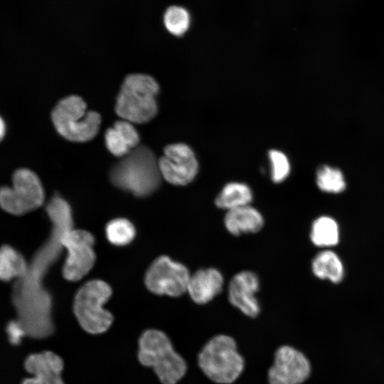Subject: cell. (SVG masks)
<instances>
[{"label":"cell","instance_id":"obj_1","mask_svg":"<svg viewBox=\"0 0 384 384\" xmlns=\"http://www.w3.org/2000/svg\"><path fill=\"white\" fill-rule=\"evenodd\" d=\"M111 182L134 196H149L160 187L162 176L158 159L147 146L139 145L111 169Z\"/></svg>","mask_w":384,"mask_h":384},{"label":"cell","instance_id":"obj_2","mask_svg":"<svg viewBox=\"0 0 384 384\" xmlns=\"http://www.w3.org/2000/svg\"><path fill=\"white\" fill-rule=\"evenodd\" d=\"M159 85L149 75H128L124 80L116 100L115 112L132 124H143L157 114L156 96Z\"/></svg>","mask_w":384,"mask_h":384},{"label":"cell","instance_id":"obj_3","mask_svg":"<svg viewBox=\"0 0 384 384\" xmlns=\"http://www.w3.org/2000/svg\"><path fill=\"white\" fill-rule=\"evenodd\" d=\"M138 357L142 364L154 368L164 384H176L186 371L185 361L174 351L168 336L156 329L142 334Z\"/></svg>","mask_w":384,"mask_h":384},{"label":"cell","instance_id":"obj_4","mask_svg":"<svg viewBox=\"0 0 384 384\" xmlns=\"http://www.w3.org/2000/svg\"><path fill=\"white\" fill-rule=\"evenodd\" d=\"M53 125L63 138L74 142H85L98 133L101 117L87 110L85 102L79 96L70 95L61 99L51 113Z\"/></svg>","mask_w":384,"mask_h":384},{"label":"cell","instance_id":"obj_5","mask_svg":"<svg viewBox=\"0 0 384 384\" xmlns=\"http://www.w3.org/2000/svg\"><path fill=\"white\" fill-rule=\"evenodd\" d=\"M198 363L208 378L220 384L233 383L245 365L234 339L224 334L215 336L206 343L198 354Z\"/></svg>","mask_w":384,"mask_h":384},{"label":"cell","instance_id":"obj_6","mask_svg":"<svg viewBox=\"0 0 384 384\" xmlns=\"http://www.w3.org/2000/svg\"><path fill=\"white\" fill-rule=\"evenodd\" d=\"M111 295L110 286L100 279L89 281L79 289L74 299L73 311L85 331L97 334L110 328L113 316L103 306Z\"/></svg>","mask_w":384,"mask_h":384},{"label":"cell","instance_id":"obj_7","mask_svg":"<svg viewBox=\"0 0 384 384\" xmlns=\"http://www.w3.org/2000/svg\"><path fill=\"white\" fill-rule=\"evenodd\" d=\"M44 191L38 176L28 169H20L13 176L12 187L0 188V206L14 215H21L40 207Z\"/></svg>","mask_w":384,"mask_h":384},{"label":"cell","instance_id":"obj_8","mask_svg":"<svg viewBox=\"0 0 384 384\" xmlns=\"http://www.w3.org/2000/svg\"><path fill=\"white\" fill-rule=\"evenodd\" d=\"M191 274L183 263L161 255L148 268L144 283L156 294L178 297L186 293Z\"/></svg>","mask_w":384,"mask_h":384},{"label":"cell","instance_id":"obj_9","mask_svg":"<svg viewBox=\"0 0 384 384\" xmlns=\"http://www.w3.org/2000/svg\"><path fill=\"white\" fill-rule=\"evenodd\" d=\"M60 241L68 253L63 275L68 281L80 280L95 264V238L88 231L70 228L62 235Z\"/></svg>","mask_w":384,"mask_h":384},{"label":"cell","instance_id":"obj_10","mask_svg":"<svg viewBox=\"0 0 384 384\" xmlns=\"http://www.w3.org/2000/svg\"><path fill=\"white\" fill-rule=\"evenodd\" d=\"M158 164L162 178L174 186L191 183L199 171V163L193 150L184 143L166 146Z\"/></svg>","mask_w":384,"mask_h":384},{"label":"cell","instance_id":"obj_11","mask_svg":"<svg viewBox=\"0 0 384 384\" xmlns=\"http://www.w3.org/2000/svg\"><path fill=\"white\" fill-rule=\"evenodd\" d=\"M311 366L299 350L282 346L275 353L274 363L268 371L270 384H302L310 376Z\"/></svg>","mask_w":384,"mask_h":384},{"label":"cell","instance_id":"obj_12","mask_svg":"<svg viewBox=\"0 0 384 384\" xmlns=\"http://www.w3.org/2000/svg\"><path fill=\"white\" fill-rule=\"evenodd\" d=\"M260 289L258 274L249 270L236 272L227 284V295L230 304L244 315L257 317L261 311L257 294Z\"/></svg>","mask_w":384,"mask_h":384},{"label":"cell","instance_id":"obj_13","mask_svg":"<svg viewBox=\"0 0 384 384\" xmlns=\"http://www.w3.org/2000/svg\"><path fill=\"white\" fill-rule=\"evenodd\" d=\"M224 286V275L219 269L201 267L191 274L186 293L195 304L204 305L218 297Z\"/></svg>","mask_w":384,"mask_h":384},{"label":"cell","instance_id":"obj_14","mask_svg":"<svg viewBox=\"0 0 384 384\" xmlns=\"http://www.w3.org/2000/svg\"><path fill=\"white\" fill-rule=\"evenodd\" d=\"M25 368L33 376L25 379L22 384H64L60 375L63 360L51 351L30 355L26 359Z\"/></svg>","mask_w":384,"mask_h":384},{"label":"cell","instance_id":"obj_15","mask_svg":"<svg viewBox=\"0 0 384 384\" xmlns=\"http://www.w3.org/2000/svg\"><path fill=\"white\" fill-rule=\"evenodd\" d=\"M223 221L225 230L235 237L257 233L265 224L262 213L252 204L225 211Z\"/></svg>","mask_w":384,"mask_h":384},{"label":"cell","instance_id":"obj_16","mask_svg":"<svg viewBox=\"0 0 384 384\" xmlns=\"http://www.w3.org/2000/svg\"><path fill=\"white\" fill-rule=\"evenodd\" d=\"M105 145L115 156L123 157L139 145V134L132 122L116 121L105 134Z\"/></svg>","mask_w":384,"mask_h":384},{"label":"cell","instance_id":"obj_17","mask_svg":"<svg viewBox=\"0 0 384 384\" xmlns=\"http://www.w3.org/2000/svg\"><path fill=\"white\" fill-rule=\"evenodd\" d=\"M254 193L251 187L242 181L226 183L214 199L215 206L224 211L252 204Z\"/></svg>","mask_w":384,"mask_h":384},{"label":"cell","instance_id":"obj_18","mask_svg":"<svg viewBox=\"0 0 384 384\" xmlns=\"http://www.w3.org/2000/svg\"><path fill=\"white\" fill-rule=\"evenodd\" d=\"M311 269L319 279L339 283L344 277V267L338 255L332 250H324L312 259Z\"/></svg>","mask_w":384,"mask_h":384},{"label":"cell","instance_id":"obj_19","mask_svg":"<svg viewBox=\"0 0 384 384\" xmlns=\"http://www.w3.org/2000/svg\"><path fill=\"white\" fill-rule=\"evenodd\" d=\"M309 238L312 244L319 247H331L339 242L338 223L329 215H321L312 222Z\"/></svg>","mask_w":384,"mask_h":384},{"label":"cell","instance_id":"obj_20","mask_svg":"<svg viewBox=\"0 0 384 384\" xmlns=\"http://www.w3.org/2000/svg\"><path fill=\"white\" fill-rule=\"evenodd\" d=\"M27 271L26 260L19 252L8 245L0 248V279L9 281L23 277Z\"/></svg>","mask_w":384,"mask_h":384},{"label":"cell","instance_id":"obj_21","mask_svg":"<svg viewBox=\"0 0 384 384\" xmlns=\"http://www.w3.org/2000/svg\"><path fill=\"white\" fill-rule=\"evenodd\" d=\"M316 183L321 191L329 193H339L345 190L346 186L343 173L338 169L327 165L317 169Z\"/></svg>","mask_w":384,"mask_h":384},{"label":"cell","instance_id":"obj_22","mask_svg":"<svg viewBox=\"0 0 384 384\" xmlns=\"http://www.w3.org/2000/svg\"><path fill=\"white\" fill-rule=\"evenodd\" d=\"M105 234L108 241L116 246H124L129 244L134 238L136 230L129 220L115 218L106 225Z\"/></svg>","mask_w":384,"mask_h":384},{"label":"cell","instance_id":"obj_23","mask_svg":"<svg viewBox=\"0 0 384 384\" xmlns=\"http://www.w3.org/2000/svg\"><path fill=\"white\" fill-rule=\"evenodd\" d=\"M164 22L166 29L171 34L181 36L189 27L190 16L185 9L172 6L166 9L164 16Z\"/></svg>","mask_w":384,"mask_h":384},{"label":"cell","instance_id":"obj_24","mask_svg":"<svg viewBox=\"0 0 384 384\" xmlns=\"http://www.w3.org/2000/svg\"><path fill=\"white\" fill-rule=\"evenodd\" d=\"M268 159L270 163L271 181L275 184L283 183L291 173L289 158L280 150L271 149L268 151Z\"/></svg>","mask_w":384,"mask_h":384},{"label":"cell","instance_id":"obj_25","mask_svg":"<svg viewBox=\"0 0 384 384\" xmlns=\"http://www.w3.org/2000/svg\"><path fill=\"white\" fill-rule=\"evenodd\" d=\"M9 335V341L14 345L18 344L21 342L22 337L26 335V331L20 322L11 321L6 328Z\"/></svg>","mask_w":384,"mask_h":384},{"label":"cell","instance_id":"obj_26","mask_svg":"<svg viewBox=\"0 0 384 384\" xmlns=\"http://www.w3.org/2000/svg\"><path fill=\"white\" fill-rule=\"evenodd\" d=\"M6 132V126L3 119L0 117V141L4 138Z\"/></svg>","mask_w":384,"mask_h":384}]
</instances>
